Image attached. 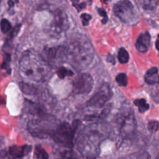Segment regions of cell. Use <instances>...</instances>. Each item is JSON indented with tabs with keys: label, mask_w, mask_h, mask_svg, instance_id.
I'll return each mask as SVG.
<instances>
[{
	"label": "cell",
	"mask_w": 159,
	"mask_h": 159,
	"mask_svg": "<svg viewBox=\"0 0 159 159\" xmlns=\"http://www.w3.org/2000/svg\"><path fill=\"white\" fill-rule=\"evenodd\" d=\"M50 65L42 55L34 51H26L19 61V73L25 80L42 82L47 80L51 75Z\"/></svg>",
	"instance_id": "1"
},
{
	"label": "cell",
	"mask_w": 159,
	"mask_h": 159,
	"mask_svg": "<svg viewBox=\"0 0 159 159\" xmlns=\"http://www.w3.org/2000/svg\"><path fill=\"white\" fill-rule=\"evenodd\" d=\"M66 48L67 60L76 70L84 69L93 61L94 51L86 39L78 38Z\"/></svg>",
	"instance_id": "2"
},
{
	"label": "cell",
	"mask_w": 159,
	"mask_h": 159,
	"mask_svg": "<svg viewBox=\"0 0 159 159\" xmlns=\"http://www.w3.org/2000/svg\"><path fill=\"white\" fill-rule=\"evenodd\" d=\"M79 123V120H74L71 124L67 122H61L52 132L51 136L53 140L63 147L71 149Z\"/></svg>",
	"instance_id": "3"
},
{
	"label": "cell",
	"mask_w": 159,
	"mask_h": 159,
	"mask_svg": "<svg viewBox=\"0 0 159 159\" xmlns=\"http://www.w3.org/2000/svg\"><path fill=\"white\" fill-rule=\"evenodd\" d=\"M120 135L124 139L132 137L137 129V122L132 109L123 106L117 115Z\"/></svg>",
	"instance_id": "4"
},
{
	"label": "cell",
	"mask_w": 159,
	"mask_h": 159,
	"mask_svg": "<svg viewBox=\"0 0 159 159\" xmlns=\"http://www.w3.org/2000/svg\"><path fill=\"white\" fill-rule=\"evenodd\" d=\"M69 25L66 14L60 9H56L53 12L52 19L47 25L46 32L50 36L57 37L68 29Z\"/></svg>",
	"instance_id": "5"
},
{
	"label": "cell",
	"mask_w": 159,
	"mask_h": 159,
	"mask_svg": "<svg viewBox=\"0 0 159 159\" xmlns=\"http://www.w3.org/2000/svg\"><path fill=\"white\" fill-rule=\"evenodd\" d=\"M113 12L114 15L124 23H134L137 20L134 7L129 0H122L115 4Z\"/></svg>",
	"instance_id": "6"
},
{
	"label": "cell",
	"mask_w": 159,
	"mask_h": 159,
	"mask_svg": "<svg viewBox=\"0 0 159 159\" xmlns=\"http://www.w3.org/2000/svg\"><path fill=\"white\" fill-rule=\"evenodd\" d=\"M112 96V91L108 83H104L98 91L87 101L86 106L101 108Z\"/></svg>",
	"instance_id": "7"
},
{
	"label": "cell",
	"mask_w": 159,
	"mask_h": 159,
	"mask_svg": "<svg viewBox=\"0 0 159 159\" xmlns=\"http://www.w3.org/2000/svg\"><path fill=\"white\" fill-rule=\"evenodd\" d=\"M93 84V79L91 75L87 73H80L73 80V93L76 94L88 93L92 89Z\"/></svg>",
	"instance_id": "8"
},
{
	"label": "cell",
	"mask_w": 159,
	"mask_h": 159,
	"mask_svg": "<svg viewBox=\"0 0 159 159\" xmlns=\"http://www.w3.org/2000/svg\"><path fill=\"white\" fill-rule=\"evenodd\" d=\"M42 57L50 65L52 63H57V61H63L67 60L66 48L61 47L46 48L44 49L43 55Z\"/></svg>",
	"instance_id": "9"
},
{
	"label": "cell",
	"mask_w": 159,
	"mask_h": 159,
	"mask_svg": "<svg viewBox=\"0 0 159 159\" xmlns=\"http://www.w3.org/2000/svg\"><path fill=\"white\" fill-rule=\"evenodd\" d=\"M32 149V146L30 145H24L21 146L13 145L9 147L7 151L8 159H23L27 155Z\"/></svg>",
	"instance_id": "10"
},
{
	"label": "cell",
	"mask_w": 159,
	"mask_h": 159,
	"mask_svg": "<svg viewBox=\"0 0 159 159\" xmlns=\"http://www.w3.org/2000/svg\"><path fill=\"white\" fill-rule=\"evenodd\" d=\"M150 42V35L148 32L141 33L136 42L135 47L140 53H145L148 50Z\"/></svg>",
	"instance_id": "11"
},
{
	"label": "cell",
	"mask_w": 159,
	"mask_h": 159,
	"mask_svg": "<svg viewBox=\"0 0 159 159\" xmlns=\"http://www.w3.org/2000/svg\"><path fill=\"white\" fill-rule=\"evenodd\" d=\"M157 67H152L147 71L144 79L147 84H154L159 83V75Z\"/></svg>",
	"instance_id": "12"
},
{
	"label": "cell",
	"mask_w": 159,
	"mask_h": 159,
	"mask_svg": "<svg viewBox=\"0 0 159 159\" xmlns=\"http://www.w3.org/2000/svg\"><path fill=\"white\" fill-rule=\"evenodd\" d=\"M19 88L22 92L27 95H35L38 93L37 88L33 84L28 83H19Z\"/></svg>",
	"instance_id": "13"
},
{
	"label": "cell",
	"mask_w": 159,
	"mask_h": 159,
	"mask_svg": "<svg viewBox=\"0 0 159 159\" xmlns=\"http://www.w3.org/2000/svg\"><path fill=\"white\" fill-rule=\"evenodd\" d=\"M119 159H151L150 155L145 151L135 152L124 157L120 158Z\"/></svg>",
	"instance_id": "14"
},
{
	"label": "cell",
	"mask_w": 159,
	"mask_h": 159,
	"mask_svg": "<svg viewBox=\"0 0 159 159\" xmlns=\"http://www.w3.org/2000/svg\"><path fill=\"white\" fill-rule=\"evenodd\" d=\"M34 155L36 159H49L48 153L39 145H36L35 147Z\"/></svg>",
	"instance_id": "15"
},
{
	"label": "cell",
	"mask_w": 159,
	"mask_h": 159,
	"mask_svg": "<svg viewBox=\"0 0 159 159\" xmlns=\"http://www.w3.org/2000/svg\"><path fill=\"white\" fill-rule=\"evenodd\" d=\"M134 104L138 107V109H139V112L140 113H143L145 111H147L149 107L150 106L147 103L146 100L143 98H141V99H135L134 101Z\"/></svg>",
	"instance_id": "16"
},
{
	"label": "cell",
	"mask_w": 159,
	"mask_h": 159,
	"mask_svg": "<svg viewBox=\"0 0 159 159\" xmlns=\"http://www.w3.org/2000/svg\"><path fill=\"white\" fill-rule=\"evenodd\" d=\"M158 4V0H141V4L145 10L152 11Z\"/></svg>",
	"instance_id": "17"
},
{
	"label": "cell",
	"mask_w": 159,
	"mask_h": 159,
	"mask_svg": "<svg viewBox=\"0 0 159 159\" xmlns=\"http://www.w3.org/2000/svg\"><path fill=\"white\" fill-rule=\"evenodd\" d=\"M117 57L119 62L121 63H127L129 60V53L127 50L123 47H121L119 49Z\"/></svg>",
	"instance_id": "18"
},
{
	"label": "cell",
	"mask_w": 159,
	"mask_h": 159,
	"mask_svg": "<svg viewBox=\"0 0 159 159\" xmlns=\"http://www.w3.org/2000/svg\"><path fill=\"white\" fill-rule=\"evenodd\" d=\"M58 159H80L77 155L71 150H65L62 152Z\"/></svg>",
	"instance_id": "19"
},
{
	"label": "cell",
	"mask_w": 159,
	"mask_h": 159,
	"mask_svg": "<svg viewBox=\"0 0 159 159\" xmlns=\"http://www.w3.org/2000/svg\"><path fill=\"white\" fill-rule=\"evenodd\" d=\"M116 80L120 86H126L127 84V76L125 73H120L116 76Z\"/></svg>",
	"instance_id": "20"
},
{
	"label": "cell",
	"mask_w": 159,
	"mask_h": 159,
	"mask_svg": "<svg viewBox=\"0 0 159 159\" xmlns=\"http://www.w3.org/2000/svg\"><path fill=\"white\" fill-rule=\"evenodd\" d=\"M57 74L60 78H64L65 76H72L73 75V72L65 67H60L57 71Z\"/></svg>",
	"instance_id": "21"
},
{
	"label": "cell",
	"mask_w": 159,
	"mask_h": 159,
	"mask_svg": "<svg viewBox=\"0 0 159 159\" xmlns=\"http://www.w3.org/2000/svg\"><path fill=\"white\" fill-rule=\"evenodd\" d=\"M0 27L2 32L4 34L8 32L11 29L12 27L10 22L6 19H2L1 20L0 23Z\"/></svg>",
	"instance_id": "22"
},
{
	"label": "cell",
	"mask_w": 159,
	"mask_h": 159,
	"mask_svg": "<svg viewBox=\"0 0 159 159\" xmlns=\"http://www.w3.org/2000/svg\"><path fill=\"white\" fill-rule=\"evenodd\" d=\"M148 129L151 132H155L158 129V122L157 120H150L148 123Z\"/></svg>",
	"instance_id": "23"
},
{
	"label": "cell",
	"mask_w": 159,
	"mask_h": 159,
	"mask_svg": "<svg viewBox=\"0 0 159 159\" xmlns=\"http://www.w3.org/2000/svg\"><path fill=\"white\" fill-rule=\"evenodd\" d=\"M72 4L74 7H76V9L78 10V11H81V9H84L86 7V2H82L81 3H80L79 0H71Z\"/></svg>",
	"instance_id": "24"
},
{
	"label": "cell",
	"mask_w": 159,
	"mask_h": 159,
	"mask_svg": "<svg viewBox=\"0 0 159 159\" xmlns=\"http://www.w3.org/2000/svg\"><path fill=\"white\" fill-rule=\"evenodd\" d=\"M98 12L99 14L103 17V19L101 20L102 23L103 24H106L107 22L108 21V17H107V16L106 11L103 8H98Z\"/></svg>",
	"instance_id": "25"
},
{
	"label": "cell",
	"mask_w": 159,
	"mask_h": 159,
	"mask_svg": "<svg viewBox=\"0 0 159 159\" xmlns=\"http://www.w3.org/2000/svg\"><path fill=\"white\" fill-rule=\"evenodd\" d=\"M91 16L86 14V13H83L81 15V19L82 20V24L84 26H86L88 25L89 20L91 19Z\"/></svg>",
	"instance_id": "26"
},
{
	"label": "cell",
	"mask_w": 159,
	"mask_h": 159,
	"mask_svg": "<svg viewBox=\"0 0 159 159\" xmlns=\"http://www.w3.org/2000/svg\"><path fill=\"white\" fill-rule=\"evenodd\" d=\"M152 99L157 103H159V89L154 91L151 94Z\"/></svg>",
	"instance_id": "27"
},
{
	"label": "cell",
	"mask_w": 159,
	"mask_h": 159,
	"mask_svg": "<svg viewBox=\"0 0 159 159\" xmlns=\"http://www.w3.org/2000/svg\"><path fill=\"white\" fill-rule=\"evenodd\" d=\"M7 157V151L4 150L0 151V159H4Z\"/></svg>",
	"instance_id": "28"
},
{
	"label": "cell",
	"mask_w": 159,
	"mask_h": 159,
	"mask_svg": "<svg viewBox=\"0 0 159 159\" xmlns=\"http://www.w3.org/2000/svg\"><path fill=\"white\" fill-rule=\"evenodd\" d=\"M107 61H109V63H112V64H115V59H114V57H113L112 55H111V54H109V55H107Z\"/></svg>",
	"instance_id": "29"
},
{
	"label": "cell",
	"mask_w": 159,
	"mask_h": 159,
	"mask_svg": "<svg viewBox=\"0 0 159 159\" xmlns=\"http://www.w3.org/2000/svg\"><path fill=\"white\" fill-rule=\"evenodd\" d=\"M155 47H156L157 50L159 52V34L158 35V37L156 40V42H155Z\"/></svg>",
	"instance_id": "30"
},
{
	"label": "cell",
	"mask_w": 159,
	"mask_h": 159,
	"mask_svg": "<svg viewBox=\"0 0 159 159\" xmlns=\"http://www.w3.org/2000/svg\"><path fill=\"white\" fill-rule=\"evenodd\" d=\"M8 5L10 7H13L14 6V2L12 0H9L8 1Z\"/></svg>",
	"instance_id": "31"
},
{
	"label": "cell",
	"mask_w": 159,
	"mask_h": 159,
	"mask_svg": "<svg viewBox=\"0 0 159 159\" xmlns=\"http://www.w3.org/2000/svg\"><path fill=\"white\" fill-rule=\"evenodd\" d=\"M4 103V99L0 96V105L1 104H2Z\"/></svg>",
	"instance_id": "32"
},
{
	"label": "cell",
	"mask_w": 159,
	"mask_h": 159,
	"mask_svg": "<svg viewBox=\"0 0 159 159\" xmlns=\"http://www.w3.org/2000/svg\"><path fill=\"white\" fill-rule=\"evenodd\" d=\"M2 145V138L0 137V147Z\"/></svg>",
	"instance_id": "33"
},
{
	"label": "cell",
	"mask_w": 159,
	"mask_h": 159,
	"mask_svg": "<svg viewBox=\"0 0 159 159\" xmlns=\"http://www.w3.org/2000/svg\"><path fill=\"white\" fill-rule=\"evenodd\" d=\"M155 159H159V153L157 155V157H156Z\"/></svg>",
	"instance_id": "34"
},
{
	"label": "cell",
	"mask_w": 159,
	"mask_h": 159,
	"mask_svg": "<svg viewBox=\"0 0 159 159\" xmlns=\"http://www.w3.org/2000/svg\"><path fill=\"white\" fill-rule=\"evenodd\" d=\"M1 0H0V2H1Z\"/></svg>",
	"instance_id": "35"
}]
</instances>
